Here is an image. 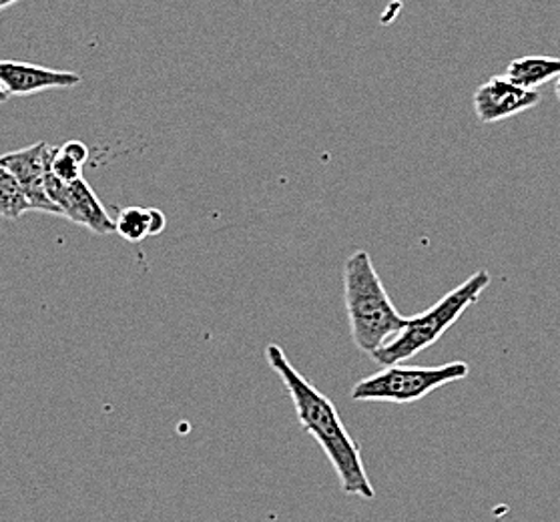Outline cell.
<instances>
[{"mask_svg":"<svg viewBox=\"0 0 560 522\" xmlns=\"http://www.w3.org/2000/svg\"><path fill=\"white\" fill-rule=\"evenodd\" d=\"M266 360L290 392L298 422L326 452L340 478L341 490L350 497L365 500L376 497V490L365 473L362 450L350 437L334 402L293 368L278 344H269L266 348Z\"/></svg>","mask_w":560,"mask_h":522,"instance_id":"cell-1","label":"cell"},{"mask_svg":"<svg viewBox=\"0 0 560 522\" xmlns=\"http://www.w3.org/2000/svg\"><path fill=\"white\" fill-rule=\"evenodd\" d=\"M343 304L353 346L370 356L390 341L408 320L392 304L390 293L364 250L353 252L343 264Z\"/></svg>","mask_w":560,"mask_h":522,"instance_id":"cell-2","label":"cell"},{"mask_svg":"<svg viewBox=\"0 0 560 522\" xmlns=\"http://www.w3.org/2000/svg\"><path fill=\"white\" fill-rule=\"evenodd\" d=\"M490 281L492 278L487 269H478L458 288H454L444 298H440L436 304L428 308L427 312H422L420 316L408 317L404 328L372 353V360L382 366L402 364L424 352L464 316L468 308L478 302Z\"/></svg>","mask_w":560,"mask_h":522,"instance_id":"cell-3","label":"cell"},{"mask_svg":"<svg viewBox=\"0 0 560 522\" xmlns=\"http://www.w3.org/2000/svg\"><path fill=\"white\" fill-rule=\"evenodd\" d=\"M468 374L470 366L460 360L440 366H384L353 386L352 401L415 404L452 382L466 380Z\"/></svg>","mask_w":560,"mask_h":522,"instance_id":"cell-4","label":"cell"},{"mask_svg":"<svg viewBox=\"0 0 560 522\" xmlns=\"http://www.w3.org/2000/svg\"><path fill=\"white\" fill-rule=\"evenodd\" d=\"M45 192L50 201L61 209L62 218L71 219L97 235L115 233V219L109 218L97 194L83 177L74 183H62L49 171L45 177Z\"/></svg>","mask_w":560,"mask_h":522,"instance_id":"cell-5","label":"cell"},{"mask_svg":"<svg viewBox=\"0 0 560 522\" xmlns=\"http://www.w3.org/2000/svg\"><path fill=\"white\" fill-rule=\"evenodd\" d=\"M55 151L57 147H50L49 143H35L21 151L0 155V167L9 171L23 187L31 211L61 216V209L50 201L49 195L45 192V177L50 171Z\"/></svg>","mask_w":560,"mask_h":522,"instance_id":"cell-6","label":"cell"},{"mask_svg":"<svg viewBox=\"0 0 560 522\" xmlns=\"http://www.w3.org/2000/svg\"><path fill=\"white\" fill-rule=\"evenodd\" d=\"M540 98L538 91H524L521 86L512 85L504 77H492L476 89L472 105L478 121L494 125L524 111L535 109Z\"/></svg>","mask_w":560,"mask_h":522,"instance_id":"cell-7","label":"cell"},{"mask_svg":"<svg viewBox=\"0 0 560 522\" xmlns=\"http://www.w3.org/2000/svg\"><path fill=\"white\" fill-rule=\"evenodd\" d=\"M0 83L11 95H33L50 89H73L81 85V74L73 71H55L38 65L21 61H0Z\"/></svg>","mask_w":560,"mask_h":522,"instance_id":"cell-8","label":"cell"},{"mask_svg":"<svg viewBox=\"0 0 560 522\" xmlns=\"http://www.w3.org/2000/svg\"><path fill=\"white\" fill-rule=\"evenodd\" d=\"M560 77V59L555 57H518L509 62L504 79L511 81L512 85L521 86L524 91H536L542 85Z\"/></svg>","mask_w":560,"mask_h":522,"instance_id":"cell-9","label":"cell"},{"mask_svg":"<svg viewBox=\"0 0 560 522\" xmlns=\"http://www.w3.org/2000/svg\"><path fill=\"white\" fill-rule=\"evenodd\" d=\"M31 211L23 187L4 167H0V218L19 219Z\"/></svg>","mask_w":560,"mask_h":522,"instance_id":"cell-10","label":"cell"},{"mask_svg":"<svg viewBox=\"0 0 560 522\" xmlns=\"http://www.w3.org/2000/svg\"><path fill=\"white\" fill-rule=\"evenodd\" d=\"M115 233H119L127 242H143L149 237V209L125 207L115 219Z\"/></svg>","mask_w":560,"mask_h":522,"instance_id":"cell-11","label":"cell"},{"mask_svg":"<svg viewBox=\"0 0 560 522\" xmlns=\"http://www.w3.org/2000/svg\"><path fill=\"white\" fill-rule=\"evenodd\" d=\"M81 165L74 163L73 159L67 158L61 151V147H57L55 151V158L50 161V173L62 183H74L77 179H81Z\"/></svg>","mask_w":560,"mask_h":522,"instance_id":"cell-12","label":"cell"},{"mask_svg":"<svg viewBox=\"0 0 560 522\" xmlns=\"http://www.w3.org/2000/svg\"><path fill=\"white\" fill-rule=\"evenodd\" d=\"M61 151L67 158L73 159L74 163H79L81 167L89 161V153H91L83 141H69L61 147Z\"/></svg>","mask_w":560,"mask_h":522,"instance_id":"cell-13","label":"cell"},{"mask_svg":"<svg viewBox=\"0 0 560 522\" xmlns=\"http://www.w3.org/2000/svg\"><path fill=\"white\" fill-rule=\"evenodd\" d=\"M167 228V218L161 209H149V235H161Z\"/></svg>","mask_w":560,"mask_h":522,"instance_id":"cell-14","label":"cell"},{"mask_svg":"<svg viewBox=\"0 0 560 522\" xmlns=\"http://www.w3.org/2000/svg\"><path fill=\"white\" fill-rule=\"evenodd\" d=\"M9 101V93L4 91V86L0 83V103H7Z\"/></svg>","mask_w":560,"mask_h":522,"instance_id":"cell-15","label":"cell"},{"mask_svg":"<svg viewBox=\"0 0 560 522\" xmlns=\"http://www.w3.org/2000/svg\"><path fill=\"white\" fill-rule=\"evenodd\" d=\"M14 2H19V0H0V11H2V9H7V7H11Z\"/></svg>","mask_w":560,"mask_h":522,"instance_id":"cell-16","label":"cell"},{"mask_svg":"<svg viewBox=\"0 0 560 522\" xmlns=\"http://www.w3.org/2000/svg\"><path fill=\"white\" fill-rule=\"evenodd\" d=\"M555 95H557V98L560 101V77L557 79V83H555Z\"/></svg>","mask_w":560,"mask_h":522,"instance_id":"cell-17","label":"cell"}]
</instances>
